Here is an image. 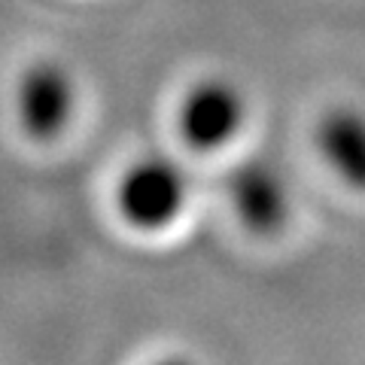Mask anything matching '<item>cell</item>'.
Here are the masks:
<instances>
[{"mask_svg": "<svg viewBox=\"0 0 365 365\" xmlns=\"http://www.w3.org/2000/svg\"><path fill=\"white\" fill-rule=\"evenodd\" d=\"M189 198V177L174 158L143 155L119 174L113 189V207L119 222L140 235H158L170 228Z\"/></svg>", "mask_w": 365, "mask_h": 365, "instance_id": "1", "label": "cell"}, {"mask_svg": "<svg viewBox=\"0 0 365 365\" xmlns=\"http://www.w3.org/2000/svg\"><path fill=\"white\" fill-rule=\"evenodd\" d=\"M76 107V88L71 73L55 61L31 64L19 79L16 110L19 122L34 140H55L71 125Z\"/></svg>", "mask_w": 365, "mask_h": 365, "instance_id": "2", "label": "cell"}, {"mask_svg": "<svg viewBox=\"0 0 365 365\" xmlns=\"http://www.w3.org/2000/svg\"><path fill=\"white\" fill-rule=\"evenodd\" d=\"M244 122V98L225 79H204L180 104V134L192 150L213 153L237 134Z\"/></svg>", "mask_w": 365, "mask_h": 365, "instance_id": "3", "label": "cell"}, {"mask_svg": "<svg viewBox=\"0 0 365 365\" xmlns=\"http://www.w3.org/2000/svg\"><path fill=\"white\" fill-rule=\"evenodd\" d=\"M228 201L253 235H274L287 225L289 198L283 177L265 162H244L228 174Z\"/></svg>", "mask_w": 365, "mask_h": 365, "instance_id": "4", "label": "cell"}, {"mask_svg": "<svg viewBox=\"0 0 365 365\" xmlns=\"http://www.w3.org/2000/svg\"><path fill=\"white\" fill-rule=\"evenodd\" d=\"M319 146L350 186L365 189V116L353 110L329 113L319 128Z\"/></svg>", "mask_w": 365, "mask_h": 365, "instance_id": "5", "label": "cell"}, {"mask_svg": "<svg viewBox=\"0 0 365 365\" xmlns=\"http://www.w3.org/2000/svg\"><path fill=\"white\" fill-rule=\"evenodd\" d=\"M143 365H198V362L189 359L186 353H158V356L146 359Z\"/></svg>", "mask_w": 365, "mask_h": 365, "instance_id": "6", "label": "cell"}]
</instances>
